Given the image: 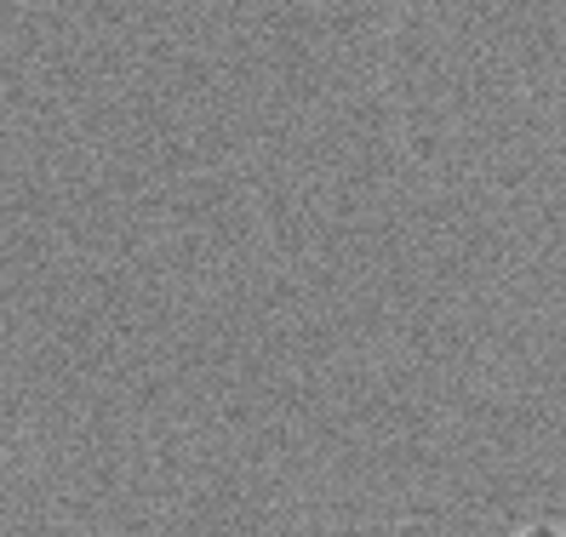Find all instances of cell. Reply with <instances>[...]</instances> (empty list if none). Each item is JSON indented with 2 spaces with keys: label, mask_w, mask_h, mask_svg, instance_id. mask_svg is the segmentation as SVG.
I'll return each instance as SVG.
<instances>
[{
  "label": "cell",
  "mask_w": 566,
  "mask_h": 537,
  "mask_svg": "<svg viewBox=\"0 0 566 537\" xmlns=\"http://www.w3.org/2000/svg\"><path fill=\"white\" fill-rule=\"evenodd\" d=\"M515 537H566V526H555V520H532V526H521Z\"/></svg>",
  "instance_id": "6da1fadb"
}]
</instances>
